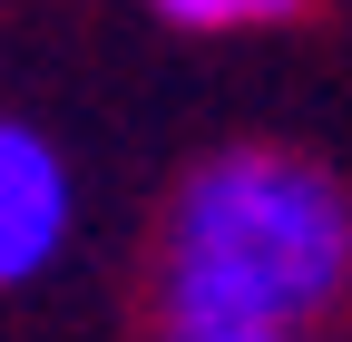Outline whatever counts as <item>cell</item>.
I'll list each match as a JSON object with an SVG mask.
<instances>
[{
	"instance_id": "obj_1",
	"label": "cell",
	"mask_w": 352,
	"mask_h": 342,
	"mask_svg": "<svg viewBox=\"0 0 352 342\" xmlns=\"http://www.w3.org/2000/svg\"><path fill=\"white\" fill-rule=\"evenodd\" d=\"M352 284V196L294 147H226L166 205L176 332H303Z\"/></svg>"
},
{
	"instance_id": "obj_2",
	"label": "cell",
	"mask_w": 352,
	"mask_h": 342,
	"mask_svg": "<svg viewBox=\"0 0 352 342\" xmlns=\"http://www.w3.org/2000/svg\"><path fill=\"white\" fill-rule=\"evenodd\" d=\"M78 225V186H69V157L39 137L30 117H0V293L39 284L69 254Z\"/></svg>"
},
{
	"instance_id": "obj_3",
	"label": "cell",
	"mask_w": 352,
	"mask_h": 342,
	"mask_svg": "<svg viewBox=\"0 0 352 342\" xmlns=\"http://www.w3.org/2000/svg\"><path fill=\"white\" fill-rule=\"evenodd\" d=\"M147 10H157L166 30H196V39H226V30H274V20H294L303 0H147Z\"/></svg>"
},
{
	"instance_id": "obj_4",
	"label": "cell",
	"mask_w": 352,
	"mask_h": 342,
	"mask_svg": "<svg viewBox=\"0 0 352 342\" xmlns=\"http://www.w3.org/2000/svg\"><path fill=\"white\" fill-rule=\"evenodd\" d=\"M176 342H303V332H176Z\"/></svg>"
}]
</instances>
